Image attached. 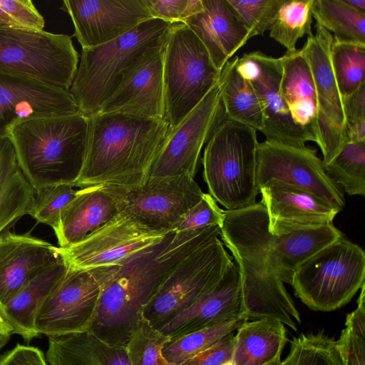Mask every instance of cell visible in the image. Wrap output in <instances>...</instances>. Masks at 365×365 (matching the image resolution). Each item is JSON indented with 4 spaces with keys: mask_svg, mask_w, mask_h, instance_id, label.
I'll return each mask as SVG.
<instances>
[{
    "mask_svg": "<svg viewBox=\"0 0 365 365\" xmlns=\"http://www.w3.org/2000/svg\"><path fill=\"white\" fill-rule=\"evenodd\" d=\"M345 4L353 9L365 14V0H343Z\"/></svg>",
    "mask_w": 365,
    "mask_h": 365,
    "instance_id": "obj_52",
    "label": "cell"
},
{
    "mask_svg": "<svg viewBox=\"0 0 365 365\" xmlns=\"http://www.w3.org/2000/svg\"><path fill=\"white\" fill-rule=\"evenodd\" d=\"M249 33L250 38L271 29L284 0H227Z\"/></svg>",
    "mask_w": 365,
    "mask_h": 365,
    "instance_id": "obj_41",
    "label": "cell"
},
{
    "mask_svg": "<svg viewBox=\"0 0 365 365\" xmlns=\"http://www.w3.org/2000/svg\"><path fill=\"white\" fill-rule=\"evenodd\" d=\"M221 71L205 46L182 22H174L163 45L166 118L177 126L220 81Z\"/></svg>",
    "mask_w": 365,
    "mask_h": 365,
    "instance_id": "obj_7",
    "label": "cell"
},
{
    "mask_svg": "<svg viewBox=\"0 0 365 365\" xmlns=\"http://www.w3.org/2000/svg\"><path fill=\"white\" fill-rule=\"evenodd\" d=\"M88 333L93 345L105 365H131L125 347L111 346Z\"/></svg>",
    "mask_w": 365,
    "mask_h": 365,
    "instance_id": "obj_49",
    "label": "cell"
},
{
    "mask_svg": "<svg viewBox=\"0 0 365 365\" xmlns=\"http://www.w3.org/2000/svg\"><path fill=\"white\" fill-rule=\"evenodd\" d=\"M221 365H237V364H235V362L233 360L230 359V360L222 364Z\"/></svg>",
    "mask_w": 365,
    "mask_h": 365,
    "instance_id": "obj_55",
    "label": "cell"
},
{
    "mask_svg": "<svg viewBox=\"0 0 365 365\" xmlns=\"http://www.w3.org/2000/svg\"><path fill=\"white\" fill-rule=\"evenodd\" d=\"M223 212L220 237L240 272L242 318L276 319L297 331L301 324L299 313L271 265L272 234L265 207L260 201Z\"/></svg>",
    "mask_w": 365,
    "mask_h": 365,
    "instance_id": "obj_2",
    "label": "cell"
},
{
    "mask_svg": "<svg viewBox=\"0 0 365 365\" xmlns=\"http://www.w3.org/2000/svg\"><path fill=\"white\" fill-rule=\"evenodd\" d=\"M9 339H0V349L7 343Z\"/></svg>",
    "mask_w": 365,
    "mask_h": 365,
    "instance_id": "obj_54",
    "label": "cell"
},
{
    "mask_svg": "<svg viewBox=\"0 0 365 365\" xmlns=\"http://www.w3.org/2000/svg\"><path fill=\"white\" fill-rule=\"evenodd\" d=\"M274 180L322 197L341 210L345 205L342 189L326 173L314 149L265 140L257 150L256 183L259 189Z\"/></svg>",
    "mask_w": 365,
    "mask_h": 365,
    "instance_id": "obj_14",
    "label": "cell"
},
{
    "mask_svg": "<svg viewBox=\"0 0 365 365\" xmlns=\"http://www.w3.org/2000/svg\"><path fill=\"white\" fill-rule=\"evenodd\" d=\"M235 331L197 354L182 365H221L232 359Z\"/></svg>",
    "mask_w": 365,
    "mask_h": 365,
    "instance_id": "obj_46",
    "label": "cell"
},
{
    "mask_svg": "<svg viewBox=\"0 0 365 365\" xmlns=\"http://www.w3.org/2000/svg\"><path fill=\"white\" fill-rule=\"evenodd\" d=\"M282 365H344L336 341L324 331L301 334L290 341Z\"/></svg>",
    "mask_w": 365,
    "mask_h": 365,
    "instance_id": "obj_35",
    "label": "cell"
},
{
    "mask_svg": "<svg viewBox=\"0 0 365 365\" xmlns=\"http://www.w3.org/2000/svg\"><path fill=\"white\" fill-rule=\"evenodd\" d=\"M60 258L58 247L31 235H0V307L34 277Z\"/></svg>",
    "mask_w": 365,
    "mask_h": 365,
    "instance_id": "obj_24",
    "label": "cell"
},
{
    "mask_svg": "<svg viewBox=\"0 0 365 365\" xmlns=\"http://www.w3.org/2000/svg\"><path fill=\"white\" fill-rule=\"evenodd\" d=\"M0 365H48L43 351L37 347L16 344L0 356Z\"/></svg>",
    "mask_w": 365,
    "mask_h": 365,
    "instance_id": "obj_48",
    "label": "cell"
},
{
    "mask_svg": "<svg viewBox=\"0 0 365 365\" xmlns=\"http://www.w3.org/2000/svg\"><path fill=\"white\" fill-rule=\"evenodd\" d=\"M36 190L19 166L9 137L0 140V235L29 215Z\"/></svg>",
    "mask_w": 365,
    "mask_h": 365,
    "instance_id": "obj_30",
    "label": "cell"
},
{
    "mask_svg": "<svg viewBox=\"0 0 365 365\" xmlns=\"http://www.w3.org/2000/svg\"><path fill=\"white\" fill-rule=\"evenodd\" d=\"M336 344L344 365H365V337L345 327Z\"/></svg>",
    "mask_w": 365,
    "mask_h": 365,
    "instance_id": "obj_47",
    "label": "cell"
},
{
    "mask_svg": "<svg viewBox=\"0 0 365 365\" xmlns=\"http://www.w3.org/2000/svg\"><path fill=\"white\" fill-rule=\"evenodd\" d=\"M331 61L342 97L352 94L365 84V45L334 40Z\"/></svg>",
    "mask_w": 365,
    "mask_h": 365,
    "instance_id": "obj_36",
    "label": "cell"
},
{
    "mask_svg": "<svg viewBox=\"0 0 365 365\" xmlns=\"http://www.w3.org/2000/svg\"><path fill=\"white\" fill-rule=\"evenodd\" d=\"M257 130L226 118L205 145L203 178L209 194L226 210L256 203Z\"/></svg>",
    "mask_w": 365,
    "mask_h": 365,
    "instance_id": "obj_6",
    "label": "cell"
},
{
    "mask_svg": "<svg viewBox=\"0 0 365 365\" xmlns=\"http://www.w3.org/2000/svg\"></svg>",
    "mask_w": 365,
    "mask_h": 365,
    "instance_id": "obj_56",
    "label": "cell"
},
{
    "mask_svg": "<svg viewBox=\"0 0 365 365\" xmlns=\"http://www.w3.org/2000/svg\"><path fill=\"white\" fill-rule=\"evenodd\" d=\"M314 0H284L269 29V36L287 52L297 50L299 38L312 36Z\"/></svg>",
    "mask_w": 365,
    "mask_h": 365,
    "instance_id": "obj_33",
    "label": "cell"
},
{
    "mask_svg": "<svg viewBox=\"0 0 365 365\" xmlns=\"http://www.w3.org/2000/svg\"><path fill=\"white\" fill-rule=\"evenodd\" d=\"M172 24L152 18L110 42L82 48L69 89L80 112L96 113L140 57L164 41Z\"/></svg>",
    "mask_w": 365,
    "mask_h": 365,
    "instance_id": "obj_5",
    "label": "cell"
},
{
    "mask_svg": "<svg viewBox=\"0 0 365 365\" xmlns=\"http://www.w3.org/2000/svg\"><path fill=\"white\" fill-rule=\"evenodd\" d=\"M164 41L140 57L97 113L167 120L163 76Z\"/></svg>",
    "mask_w": 365,
    "mask_h": 365,
    "instance_id": "obj_19",
    "label": "cell"
},
{
    "mask_svg": "<svg viewBox=\"0 0 365 365\" xmlns=\"http://www.w3.org/2000/svg\"><path fill=\"white\" fill-rule=\"evenodd\" d=\"M12 334L13 329L6 319L0 307V339H9Z\"/></svg>",
    "mask_w": 365,
    "mask_h": 365,
    "instance_id": "obj_51",
    "label": "cell"
},
{
    "mask_svg": "<svg viewBox=\"0 0 365 365\" xmlns=\"http://www.w3.org/2000/svg\"><path fill=\"white\" fill-rule=\"evenodd\" d=\"M236 69L253 87L260 103L266 140L298 148L306 147L311 137L293 121L281 88L282 56L260 51L237 57Z\"/></svg>",
    "mask_w": 365,
    "mask_h": 365,
    "instance_id": "obj_17",
    "label": "cell"
},
{
    "mask_svg": "<svg viewBox=\"0 0 365 365\" xmlns=\"http://www.w3.org/2000/svg\"><path fill=\"white\" fill-rule=\"evenodd\" d=\"M121 264L90 269L67 268L36 312V332L50 337L88 331L101 291Z\"/></svg>",
    "mask_w": 365,
    "mask_h": 365,
    "instance_id": "obj_11",
    "label": "cell"
},
{
    "mask_svg": "<svg viewBox=\"0 0 365 365\" xmlns=\"http://www.w3.org/2000/svg\"><path fill=\"white\" fill-rule=\"evenodd\" d=\"M202 11L182 23L200 39L215 66L222 71L250 39L249 33L227 0H202Z\"/></svg>",
    "mask_w": 365,
    "mask_h": 365,
    "instance_id": "obj_25",
    "label": "cell"
},
{
    "mask_svg": "<svg viewBox=\"0 0 365 365\" xmlns=\"http://www.w3.org/2000/svg\"><path fill=\"white\" fill-rule=\"evenodd\" d=\"M281 88L294 123L318 145L317 102L309 63L301 49L282 56Z\"/></svg>",
    "mask_w": 365,
    "mask_h": 365,
    "instance_id": "obj_26",
    "label": "cell"
},
{
    "mask_svg": "<svg viewBox=\"0 0 365 365\" xmlns=\"http://www.w3.org/2000/svg\"><path fill=\"white\" fill-rule=\"evenodd\" d=\"M78 190L69 184L51 185L36 190L29 214L37 222L56 227L61 210L76 196Z\"/></svg>",
    "mask_w": 365,
    "mask_h": 365,
    "instance_id": "obj_40",
    "label": "cell"
},
{
    "mask_svg": "<svg viewBox=\"0 0 365 365\" xmlns=\"http://www.w3.org/2000/svg\"><path fill=\"white\" fill-rule=\"evenodd\" d=\"M287 341V329L281 322L247 320L236 330L231 359L237 365H263L282 355Z\"/></svg>",
    "mask_w": 365,
    "mask_h": 365,
    "instance_id": "obj_29",
    "label": "cell"
},
{
    "mask_svg": "<svg viewBox=\"0 0 365 365\" xmlns=\"http://www.w3.org/2000/svg\"><path fill=\"white\" fill-rule=\"evenodd\" d=\"M342 98L349 141L365 140V84Z\"/></svg>",
    "mask_w": 365,
    "mask_h": 365,
    "instance_id": "obj_45",
    "label": "cell"
},
{
    "mask_svg": "<svg viewBox=\"0 0 365 365\" xmlns=\"http://www.w3.org/2000/svg\"><path fill=\"white\" fill-rule=\"evenodd\" d=\"M79 55L71 38L46 31L0 26V71L69 90Z\"/></svg>",
    "mask_w": 365,
    "mask_h": 365,
    "instance_id": "obj_10",
    "label": "cell"
},
{
    "mask_svg": "<svg viewBox=\"0 0 365 365\" xmlns=\"http://www.w3.org/2000/svg\"><path fill=\"white\" fill-rule=\"evenodd\" d=\"M333 35L316 26V33L307 37L302 48L313 78L317 102L319 147L323 164H327L349 143L343 98L339 90L331 61Z\"/></svg>",
    "mask_w": 365,
    "mask_h": 365,
    "instance_id": "obj_15",
    "label": "cell"
},
{
    "mask_svg": "<svg viewBox=\"0 0 365 365\" xmlns=\"http://www.w3.org/2000/svg\"><path fill=\"white\" fill-rule=\"evenodd\" d=\"M168 233L150 230L122 212L78 243L58 250L67 268L90 269L120 264Z\"/></svg>",
    "mask_w": 365,
    "mask_h": 365,
    "instance_id": "obj_16",
    "label": "cell"
},
{
    "mask_svg": "<svg viewBox=\"0 0 365 365\" xmlns=\"http://www.w3.org/2000/svg\"><path fill=\"white\" fill-rule=\"evenodd\" d=\"M312 14L316 26L330 32L334 41L365 45V14L343 0H314Z\"/></svg>",
    "mask_w": 365,
    "mask_h": 365,
    "instance_id": "obj_32",
    "label": "cell"
},
{
    "mask_svg": "<svg viewBox=\"0 0 365 365\" xmlns=\"http://www.w3.org/2000/svg\"><path fill=\"white\" fill-rule=\"evenodd\" d=\"M88 117L86 152L74 186L130 188L143 183L170 130L168 120L121 113Z\"/></svg>",
    "mask_w": 365,
    "mask_h": 365,
    "instance_id": "obj_3",
    "label": "cell"
},
{
    "mask_svg": "<svg viewBox=\"0 0 365 365\" xmlns=\"http://www.w3.org/2000/svg\"><path fill=\"white\" fill-rule=\"evenodd\" d=\"M342 237L344 234L333 223L272 234V269L283 283L291 285L296 270L304 262Z\"/></svg>",
    "mask_w": 365,
    "mask_h": 365,
    "instance_id": "obj_27",
    "label": "cell"
},
{
    "mask_svg": "<svg viewBox=\"0 0 365 365\" xmlns=\"http://www.w3.org/2000/svg\"><path fill=\"white\" fill-rule=\"evenodd\" d=\"M240 275L234 262L217 286L192 307L159 329L171 340L227 322L243 319Z\"/></svg>",
    "mask_w": 365,
    "mask_h": 365,
    "instance_id": "obj_23",
    "label": "cell"
},
{
    "mask_svg": "<svg viewBox=\"0 0 365 365\" xmlns=\"http://www.w3.org/2000/svg\"><path fill=\"white\" fill-rule=\"evenodd\" d=\"M81 113L69 90L0 71V140L13 128L38 118Z\"/></svg>",
    "mask_w": 365,
    "mask_h": 365,
    "instance_id": "obj_18",
    "label": "cell"
},
{
    "mask_svg": "<svg viewBox=\"0 0 365 365\" xmlns=\"http://www.w3.org/2000/svg\"><path fill=\"white\" fill-rule=\"evenodd\" d=\"M238 56L230 59L221 71V101L227 119L262 132V109L250 82L236 69Z\"/></svg>",
    "mask_w": 365,
    "mask_h": 365,
    "instance_id": "obj_31",
    "label": "cell"
},
{
    "mask_svg": "<svg viewBox=\"0 0 365 365\" xmlns=\"http://www.w3.org/2000/svg\"><path fill=\"white\" fill-rule=\"evenodd\" d=\"M356 308L346 315L345 327L354 333L365 337V284L361 287Z\"/></svg>",
    "mask_w": 365,
    "mask_h": 365,
    "instance_id": "obj_50",
    "label": "cell"
},
{
    "mask_svg": "<svg viewBox=\"0 0 365 365\" xmlns=\"http://www.w3.org/2000/svg\"><path fill=\"white\" fill-rule=\"evenodd\" d=\"M324 168L348 195H365V140L347 143Z\"/></svg>",
    "mask_w": 365,
    "mask_h": 365,
    "instance_id": "obj_34",
    "label": "cell"
},
{
    "mask_svg": "<svg viewBox=\"0 0 365 365\" xmlns=\"http://www.w3.org/2000/svg\"><path fill=\"white\" fill-rule=\"evenodd\" d=\"M152 18L183 22L203 9L202 0H143Z\"/></svg>",
    "mask_w": 365,
    "mask_h": 365,
    "instance_id": "obj_44",
    "label": "cell"
},
{
    "mask_svg": "<svg viewBox=\"0 0 365 365\" xmlns=\"http://www.w3.org/2000/svg\"><path fill=\"white\" fill-rule=\"evenodd\" d=\"M46 356L50 365H105L88 331L48 337Z\"/></svg>",
    "mask_w": 365,
    "mask_h": 365,
    "instance_id": "obj_38",
    "label": "cell"
},
{
    "mask_svg": "<svg viewBox=\"0 0 365 365\" xmlns=\"http://www.w3.org/2000/svg\"><path fill=\"white\" fill-rule=\"evenodd\" d=\"M170 341L169 336L142 317L125 346L131 365H175L168 361L163 354Z\"/></svg>",
    "mask_w": 365,
    "mask_h": 365,
    "instance_id": "obj_39",
    "label": "cell"
},
{
    "mask_svg": "<svg viewBox=\"0 0 365 365\" xmlns=\"http://www.w3.org/2000/svg\"><path fill=\"white\" fill-rule=\"evenodd\" d=\"M220 234L218 225L170 232L128 257L104 285L88 331L108 345L125 347L144 307L171 271L187 255Z\"/></svg>",
    "mask_w": 365,
    "mask_h": 365,
    "instance_id": "obj_1",
    "label": "cell"
},
{
    "mask_svg": "<svg viewBox=\"0 0 365 365\" xmlns=\"http://www.w3.org/2000/svg\"><path fill=\"white\" fill-rule=\"evenodd\" d=\"M232 261L219 237L197 247L165 278L142 317L160 329L209 294Z\"/></svg>",
    "mask_w": 365,
    "mask_h": 365,
    "instance_id": "obj_9",
    "label": "cell"
},
{
    "mask_svg": "<svg viewBox=\"0 0 365 365\" xmlns=\"http://www.w3.org/2000/svg\"><path fill=\"white\" fill-rule=\"evenodd\" d=\"M364 279V252L344 236L304 262L291 285L310 309L331 312L348 304Z\"/></svg>",
    "mask_w": 365,
    "mask_h": 365,
    "instance_id": "obj_8",
    "label": "cell"
},
{
    "mask_svg": "<svg viewBox=\"0 0 365 365\" xmlns=\"http://www.w3.org/2000/svg\"><path fill=\"white\" fill-rule=\"evenodd\" d=\"M82 48L110 42L152 19L143 0H65Z\"/></svg>",
    "mask_w": 365,
    "mask_h": 365,
    "instance_id": "obj_20",
    "label": "cell"
},
{
    "mask_svg": "<svg viewBox=\"0 0 365 365\" xmlns=\"http://www.w3.org/2000/svg\"><path fill=\"white\" fill-rule=\"evenodd\" d=\"M245 319L227 322L205 328L171 340L163 350L165 358L175 365L184 362L215 344L228 334L235 331Z\"/></svg>",
    "mask_w": 365,
    "mask_h": 365,
    "instance_id": "obj_37",
    "label": "cell"
},
{
    "mask_svg": "<svg viewBox=\"0 0 365 365\" xmlns=\"http://www.w3.org/2000/svg\"><path fill=\"white\" fill-rule=\"evenodd\" d=\"M88 123L78 113L34 118L13 128L9 138L19 166L35 190L74 186L84 163Z\"/></svg>",
    "mask_w": 365,
    "mask_h": 365,
    "instance_id": "obj_4",
    "label": "cell"
},
{
    "mask_svg": "<svg viewBox=\"0 0 365 365\" xmlns=\"http://www.w3.org/2000/svg\"><path fill=\"white\" fill-rule=\"evenodd\" d=\"M281 356L282 355L277 356L271 361L266 363L263 365H282Z\"/></svg>",
    "mask_w": 365,
    "mask_h": 365,
    "instance_id": "obj_53",
    "label": "cell"
},
{
    "mask_svg": "<svg viewBox=\"0 0 365 365\" xmlns=\"http://www.w3.org/2000/svg\"><path fill=\"white\" fill-rule=\"evenodd\" d=\"M259 193L268 217L269 231L273 235L332 224L341 210L313 193L278 181L267 182Z\"/></svg>",
    "mask_w": 365,
    "mask_h": 365,
    "instance_id": "obj_21",
    "label": "cell"
},
{
    "mask_svg": "<svg viewBox=\"0 0 365 365\" xmlns=\"http://www.w3.org/2000/svg\"><path fill=\"white\" fill-rule=\"evenodd\" d=\"M67 267L60 258L45 267L30 279L5 305L4 315L13 329L26 341L38 336L34 327L36 312L66 272Z\"/></svg>",
    "mask_w": 365,
    "mask_h": 365,
    "instance_id": "obj_28",
    "label": "cell"
},
{
    "mask_svg": "<svg viewBox=\"0 0 365 365\" xmlns=\"http://www.w3.org/2000/svg\"><path fill=\"white\" fill-rule=\"evenodd\" d=\"M224 220L223 210L209 194H203L200 200L190 209L178 224L175 232H183L210 226L221 227Z\"/></svg>",
    "mask_w": 365,
    "mask_h": 365,
    "instance_id": "obj_43",
    "label": "cell"
},
{
    "mask_svg": "<svg viewBox=\"0 0 365 365\" xmlns=\"http://www.w3.org/2000/svg\"><path fill=\"white\" fill-rule=\"evenodd\" d=\"M122 211L121 187L102 184L80 188L60 212L53 229L59 247L78 243Z\"/></svg>",
    "mask_w": 365,
    "mask_h": 365,
    "instance_id": "obj_22",
    "label": "cell"
},
{
    "mask_svg": "<svg viewBox=\"0 0 365 365\" xmlns=\"http://www.w3.org/2000/svg\"><path fill=\"white\" fill-rule=\"evenodd\" d=\"M226 118L219 81L177 126L170 128L147 177L188 174L195 178L202 148Z\"/></svg>",
    "mask_w": 365,
    "mask_h": 365,
    "instance_id": "obj_12",
    "label": "cell"
},
{
    "mask_svg": "<svg viewBox=\"0 0 365 365\" xmlns=\"http://www.w3.org/2000/svg\"><path fill=\"white\" fill-rule=\"evenodd\" d=\"M0 26L41 31L45 21L31 0H0Z\"/></svg>",
    "mask_w": 365,
    "mask_h": 365,
    "instance_id": "obj_42",
    "label": "cell"
},
{
    "mask_svg": "<svg viewBox=\"0 0 365 365\" xmlns=\"http://www.w3.org/2000/svg\"><path fill=\"white\" fill-rule=\"evenodd\" d=\"M123 211L150 230L170 232L204 192L188 174L147 177L139 185L121 187Z\"/></svg>",
    "mask_w": 365,
    "mask_h": 365,
    "instance_id": "obj_13",
    "label": "cell"
}]
</instances>
